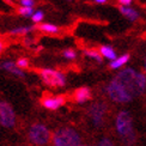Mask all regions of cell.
<instances>
[{
  "label": "cell",
  "mask_w": 146,
  "mask_h": 146,
  "mask_svg": "<svg viewBox=\"0 0 146 146\" xmlns=\"http://www.w3.org/2000/svg\"><path fill=\"white\" fill-rule=\"evenodd\" d=\"M132 97L141 95L146 89V77L143 73H137L133 68H126L121 71L115 78Z\"/></svg>",
  "instance_id": "cell-1"
},
{
  "label": "cell",
  "mask_w": 146,
  "mask_h": 146,
  "mask_svg": "<svg viewBox=\"0 0 146 146\" xmlns=\"http://www.w3.org/2000/svg\"><path fill=\"white\" fill-rule=\"evenodd\" d=\"M116 129L126 145L135 143V132L133 129L132 116L128 111H120L116 117Z\"/></svg>",
  "instance_id": "cell-2"
},
{
  "label": "cell",
  "mask_w": 146,
  "mask_h": 146,
  "mask_svg": "<svg viewBox=\"0 0 146 146\" xmlns=\"http://www.w3.org/2000/svg\"><path fill=\"white\" fill-rule=\"evenodd\" d=\"M53 141L55 146H78L80 137L71 128H60L54 133Z\"/></svg>",
  "instance_id": "cell-3"
},
{
  "label": "cell",
  "mask_w": 146,
  "mask_h": 146,
  "mask_svg": "<svg viewBox=\"0 0 146 146\" xmlns=\"http://www.w3.org/2000/svg\"><path fill=\"white\" fill-rule=\"evenodd\" d=\"M29 139L35 145L44 146L50 140V132L46 126L41 123L33 125L29 129Z\"/></svg>",
  "instance_id": "cell-4"
},
{
  "label": "cell",
  "mask_w": 146,
  "mask_h": 146,
  "mask_svg": "<svg viewBox=\"0 0 146 146\" xmlns=\"http://www.w3.org/2000/svg\"><path fill=\"white\" fill-rule=\"evenodd\" d=\"M40 77L43 80L44 84H47L48 86L56 88V86H65L66 84V78L61 72L54 71L50 68H43L40 70Z\"/></svg>",
  "instance_id": "cell-5"
},
{
  "label": "cell",
  "mask_w": 146,
  "mask_h": 146,
  "mask_svg": "<svg viewBox=\"0 0 146 146\" xmlns=\"http://www.w3.org/2000/svg\"><path fill=\"white\" fill-rule=\"evenodd\" d=\"M107 92L109 95V97L115 101V102H119V103H127V102H131L133 97L127 92V91L121 86V85L115 80H111L109 83V85L107 86Z\"/></svg>",
  "instance_id": "cell-6"
},
{
  "label": "cell",
  "mask_w": 146,
  "mask_h": 146,
  "mask_svg": "<svg viewBox=\"0 0 146 146\" xmlns=\"http://www.w3.org/2000/svg\"><path fill=\"white\" fill-rule=\"evenodd\" d=\"M15 111L7 102H0V123L1 126L10 128L15 125Z\"/></svg>",
  "instance_id": "cell-7"
},
{
  "label": "cell",
  "mask_w": 146,
  "mask_h": 146,
  "mask_svg": "<svg viewBox=\"0 0 146 146\" xmlns=\"http://www.w3.org/2000/svg\"><path fill=\"white\" fill-rule=\"evenodd\" d=\"M107 109H108L107 104L103 102L94 103V104L89 108V115L91 116V119H92L94 125L96 127H100L103 123V119H104Z\"/></svg>",
  "instance_id": "cell-8"
},
{
  "label": "cell",
  "mask_w": 146,
  "mask_h": 146,
  "mask_svg": "<svg viewBox=\"0 0 146 146\" xmlns=\"http://www.w3.org/2000/svg\"><path fill=\"white\" fill-rule=\"evenodd\" d=\"M41 103L44 108L49 109V110H55V109L60 108L65 103V97L64 96H48V97H43L41 100Z\"/></svg>",
  "instance_id": "cell-9"
},
{
  "label": "cell",
  "mask_w": 146,
  "mask_h": 146,
  "mask_svg": "<svg viewBox=\"0 0 146 146\" xmlns=\"http://www.w3.org/2000/svg\"><path fill=\"white\" fill-rule=\"evenodd\" d=\"M91 91L89 88L86 86H83V88H79L74 91V94H73V100H74L77 103H84L89 100H91Z\"/></svg>",
  "instance_id": "cell-10"
},
{
  "label": "cell",
  "mask_w": 146,
  "mask_h": 146,
  "mask_svg": "<svg viewBox=\"0 0 146 146\" xmlns=\"http://www.w3.org/2000/svg\"><path fill=\"white\" fill-rule=\"evenodd\" d=\"M119 10H120V13L131 22H135L139 18V16H140L139 12L135 9H133L132 6H120Z\"/></svg>",
  "instance_id": "cell-11"
},
{
  "label": "cell",
  "mask_w": 146,
  "mask_h": 146,
  "mask_svg": "<svg viewBox=\"0 0 146 146\" xmlns=\"http://www.w3.org/2000/svg\"><path fill=\"white\" fill-rule=\"evenodd\" d=\"M1 67H3L4 70H6V71H9V72H11V73H13V74L18 76V77H24V72L21 71L19 67H17V65H16V64L11 62V61H6V62H4V64L1 65Z\"/></svg>",
  "instance_id": "cell-12"
},
{
  "label": "cell",
  "mask_w": 146,
  "mask_h": 146,
  "mask_svg": "<svg viewBox=\"0 0 146 146\" xmlns=\"http://www.w3.org/2000/svg\"><path fill=\"white\" fill-rule=\"evenodd\" d=\"M129 54H125V55H121L120 58H116L115 60H113V61L110 62V65H109V67L113 68V70H116V68H120L121 66H123L125 64L128 62L129 60Z\"/></svg>",
  "instance_id": "cell-13"
},
{
  "label": "cell",
  "mask_w": 146,
  "mask_h": 146,
  "mask_svg": "<svg viewBox=\"0 0 146 146\" xmlns=\"http://www.w3.org/2000/svg\"><path fill=\"white\" fill-rule=\"evenodd\" d=\"M100 53L102 54L103 58H107L109 60H111V61L116 59V52H115L110 46H101Z\"/></svg>",
  "instance_id": "cell-14"
},
{
  "label": "cell",
  "mask_w": 146,
  "mask_h": 146,
  "mask_svg": "<svg viewBox=\"0 0 146 146\" xmlns=\"http://www.w3.org/2000/svg\"><path fill=\"white\" fill-rule=\"evenodd\" d=\"M37 29L43 33H47V34H58L59 33V28L56 25H54V24H49V23L40 24Z\"/></svg>",
  "instance_id": "cell-15"
},
{
  "label": "cell",
  "mask_w": 146,
  "mask_h": 146,
  "mask_svg": "<svg viewBox=\"0 0 146 146\" xmlns=\"http://www.w3.org/2000/svg\"><path fill=\"white\" fill-rule=\"evenodd\" d=\"M84 54H85L86 56H89V58H91V59L96 60V61L98 62V64H101V62L103 61L102 54H101L100 52L95 50V49H86V50H84Z\"/></svg>",
  "instance_id": "cell-16"
},
{
  "label": "cell",
  "mask_w": 146,
  "mask_h": 146,
  "mask_svg": "<svg viewBox=\"0 0 146 146\" xmlns=\"http://www.w3.org/2000/svg\"><path fill=\"white\" fill-rule=\"evenodd\" d=\"M33 29H34L33 27H21V28H16L13 30H11L10 34H12V35H25V34L31 31Z\"/></svg>",
  "instance_id": "cell-17"
},
{
  "label": "cell",
  "mask_w": 146,
  "mask_h": 146,
  "mask_svg": "<svg viewBox=\"0 0 146 146\" xmlns=\"http://www.w3.org/2000/svg\"><path fill=\"white\" fill-rule=\"evenodd\" d=\"M18 13L22 15V16H25V17L33 16L34 15V9L33 7H25V6H22L21 9H18Z\"/></svg>",
  "instance_id": "cell-18"
},
{
  "label": "cell",
  "mask_w": 146,
  "mask_h": 146,
  "mask_svg": "<svg viewBox=\"0 0 146 146\" xmlns=\"http://www.w3.org/2000/svg\"><path fill=\"white\" fill-rule=\"evenodd\" d=\"M43 17H44V13L42 11H36L34 12V15L31 16V19L34 23H40L42 19H43Z\"/></svg>",
  "instance_id": "cell-19"
},
{
  "label": "cell",
  "mask_w": 146,
  "mask_h": 146,
  "mask_svg": "<svg viewBox=\"0 0 146 146\" xmlns=\"http://www.w3.org/2000/svg\"><path fill=\"white\" fill-rule=\"evenodd\" d=\"M16 65H17V67H19V68H27V67H29V60L25 58H21L17 60Z\"/></svg>",
  "instance_id": "cell-20"
},
{
  "label": "cell",
  "mask_w": 146,
  "mask_h": 146,
  "mask_svg": "<svg viewBox=\"0 0 146 146\" xmlns=\"http://www.w3.org/2000/svg\"><path fill=\"white\" fill-rule=\"evenodd\" d=\"M64 56H65L66 59L73 60V59H76L77 54H76V52L73 50V49H66V50H64Z\"/></svg>",
  "instance_id": "cell-21"
},
{
  "label": "cell",
  "mask_w": 146,
  "mask_h": 146,
  "mask_svg": "<svg viewBox=\"0 0 146 146\" xmlns=\"http://www.w3.org/2000/svg\"><path fill=\"white\" fill-rule=\"evenodd\" d=\"M18 1L22 6H25V7H33L35 5V0H18Z\"/></svg>",
  "instance_id": "cell-22"
},
{
  "label": "cell",
  "mask_w": 146,
  "mask_h": 146,
  "mask_svg": "<svg viewBox=\"0 0 146 146\" xmlns=\"http://www.w3.org/2000/svg\"><path fill=\"white\" fill-rule=\"evenodd\" d=\"M100 146H114V144L109 140V139L104 138V139H102V140L100 141Z\"/></svg>",
  "instance_id": "cell-23"
},
{
  "label": "cell",
  "mask_w": 146,
  "mask_h": 146,
  "mask_svg": "<svg viewBox=\"0 0 146 146\" xmlns=\"http://www.w3.org/2000/svg\"><path fill=\"white\" fill-rule=\"evenodd\" d=\"M117 3L120 4V6H131L133 0H117Z\"/></svg>",
  "instance_id": "cell-24"
},
{
  "label": "cell",
  "mask_w": 146,
  "mask_h": 146,
  "mask_svg": "<svg viewBox=\"0 0 146 146\" xmlns=\"http://www.w3.org/2000/svg\"><path fill=\"white\" fill-rule=\"evenodd\" d=\"M94 1H95L96 4H106L108 0H94Z\"/></svg>",
  "instance_id": "cell-25"
},
{
  "label": "cell",
  "mask_w": 146,
  "mask_h": 146,
  "mask_svg": "<svg viewBox=\"0 0 146 146\" xmlns=\"http://www.w3.org/2000/svg\"><path fill=\"white\" fill-rule=\"evenodd\" d=\"M1 50H3V43L0 42V52H1Z\"/></svg>",
  "instance_id": "cell-26"
},
{
  "label": "cell",
  "mask_w": 146,
  "mask_h": 146,
  "mask_svg": "<svg viewBox=\"0 0 146 146\" xmlns=\"http://www.w3.org/2000/svg\"><path fill=\"white\" fill-rule=\"evenodd\" d=\"M145 71H146V61H145Z\"/></svg>",
  "instance_id": "cell-27"
},
{
  "label": "cell",
  "mask_w": 146,
  "mask_h": 146,
  "mask_svg": "<svg viewBox=\"0 0 146 146\" xmlns=\"http://www.w3.org/2000/svg\"><path fill=\"white\" fill-rule=\"evenodd\" d=\"M82 146H88V145H82Z\"/></svg>",
  "instance_id": "cell-28"
},
{
  "label": "cell",
  "mask_w": 146,
  "mask_h": 146,
  "mask_svg": "<svg viewBox=\"0 0 146 146\" xmlns=\"http://www.w3.org/2000/svg\"><path fill=\"white\" fill-rule=\"evenodd\" d=\"M0 67H1V65H0Z\"/></svg>",
  "instance_id": "cell-29"
},
{
  "label": "cell",
  "mask_w": 146,
  "mask_h": 146,
  "mask_svg": "<svg viewBox=\"0 0 146 146\" xmlns=\"http://www.w3.org/2000/svg\"><path fill=\"white\" fill-rule=\"evenodd\" d=\"M70 1H71V0H70Z\"/></svg>",
  "instance_id": "cell-30"
}]
</instances>
